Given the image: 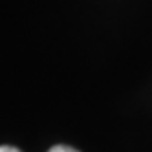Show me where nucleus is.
I'll list each match as a JSON object with an SVG mask.
<instances>
[{"label":"nucleus","mask_w":152,"mask_h":152,"mask_svg":"<svg viewBox=\"0 0 152 152\" xmlns=\"http://www.w3.org/2000/svg\"><path fill=\"white\" fill-rule=\"evenodd\" d=\"M48 152H79V150H75L68 145H55V147H51Z\"/></svg>","instance_id":"obj_1"},{"label":"nucleus","mask_w":152,"mask_h":152,"mask_svg":"<svg viewBox=\"0 0 152 152\" xmlns=\"http://www.w3.org/2000/svg\"><path fill=\"white\" fill-rule=\"evenodd\" d=\"M0 152H20V150L15 147H9V145H2L0 147Z\"/></svg>","instance_id":"obj_2"}]
</instances>
